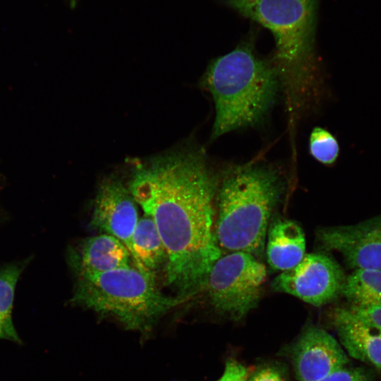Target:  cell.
Wrapping results in <instances>:
<instances>
[{"label":"cell","mask_w":381,"mask_h":381,"mask_svg":"<svg viewBox=\"0 0 381 381\" xmlns=\"http://www.w3.org/2000/svg\"><path fill=\"white\" fill-rule=\"evenodd\" d=\"M219 181L203 150L193 147L130 162L127 187L162 238L167 285L186 300L204 290L222 255L214 235Z\"/></svg>","instance_id":"obj_1"},{"label":"cell","mask_w":381,"mask_h":381,"mask_svg":"<svg viewBox=\"0 0 381 381\" xmlns=\"http://www.w3.org/2000/svg\"><path fill=\"white\" fill-rule=\"evenodd\" d=\"M270 30L275 40L274 66L293 119L316 95L315 53L318 0H219Z\"/></svg>","instance_id":"obj_2"},{"label":"cell","mask_w":381,"mask_h":381,"mask_svg":"<svg viewBox=\"0 0 381 381\" xmlns=\"http://www.w3.org/2000/svg\"><path fill=\"white\" fill-rule=\"evenodd\" d=\"M250 37L213 60L201 80L211 94L215 118L211 139L263 121L279 85L277 68L255 53Z\"/></svg>","instance_id":"obj_3"},{"label":"cell","mask_w":381,"mask_h":381,"mask_svg":"<svg viewBox=\"0 0 381 381\" xmlns=\"http://www.w3.org/2000/svg\"><path fill=\"white\" fill-rule=\"evenodd\" d=\"M283 186L274 169L258 164L231 167L219 181L214 235L221 250L260 257L271 214Z\"/></svg>","instance_id":"obj_4"},{"label":"cell","mask_w":381,"mask_h":381,"mask_svg":"<svg viewBox=\"0 0 381 381\" xmlns=\"http://www.w3.org/2000/svg\"><path fill=\"white\" fill-rule=\"evenodd\" d=\"M71 303L111 316L127 329L150 332L158 320L186 299L164 294L153 272L126 267L77 274Z\"/></svg>","instance_id":"obj_5"},{"label":"cell","mask_w":381,"mask_h":381,"mask_svg":"<svg viewBox=\"0 0 381 381\" xmlns=\"http://www.w3.org/2000/svg\"><path fill=\"white\" fill-rule=\"evenodd\" d=\"M266 277L265 266L253 255L228 253L212 265L204 290L216 310L238 320L257 306Z\"/></svg>","instance_id":"obj_6"},{"label":"cell","mask_w":381,"mask_h":381,"mask_svg":"<svg viewBox=\"0 0 381 381\" xmlns=\"http://www.w3.org/2000/svg\"><path fill=\"white\" fill-rule=\"evenodd\" d=\"M345 279L341 267L330 255L324 253H308L294 267L277 276L272 286L277 291L320 306L341 294Z\"/></svg>","instance_id":"obj_7"},{"label":"cell","mask_w":381,"mask_h":381,"mask_svg":"<svg viewBox=\"0 0 381 381\" xmlns=\"http://www.w3.org/2000/svg\"><path fill=\"white\" fill-rule=\"evenodd\" d=\"M316 236L322 248L339 252L349 267L381 269V214L354 224L322 227Z\"/></svg>","instance_id":"obj_8"},{"label":"cell","mask_w":381,"mask_h":381,"mask_svg":"<svg viewBox=\"0 0 381 381\" xmlns=\"http://www.w3.org/2000/svg\"><path fill=\"white\" fill-rule=\"evenodd\" d=\"M127 185L119 178L104 179L94 200L90 226L114 236L131 251V240L139 219L138 206Z\"/></svg>","instance_id":"obj_9"},{"label":"cell","mask_w":381,"mask_h":381,"mask_svg":"<svg viewBox=\"0 0 381 381\" xmlns=\"http://www.w3.org/2000/svg\"><path fill=\"white\" fill-rule=\"evenodd\" d=\"M291 358L299 381H318L348 363L337 340L327 332L314 326L306 329L298 337Z\"/></svg>","instance_id":"obj_10"},{"label":"cell","mask_w":381,"mask_h":381,"mask_svg":"<svg viewBox=\"0 0 381 381\" xmlns=\"http://www.w3.org/2000/svg\"><path fill=\"white\" fill-rule=\"evenodd\" d=\"M131 260L126 246L118 238L106 234L85 239L70 255V262L75 274L103 273L126 267L131 265Z\"/></svg>","instance_id":"obj_11"},{"label":"cell","mask_w":381,"mask_h":381,"mask_svg":"<svg viewBox=\"0 0 381 381\" xmlns=\"http://www.w3.org/2000/svg\"><path fill=\"white\" fill-rule=\"evenodd\" d=\"M332 319L349 354L381 369V332L358 319L348 306L335 308Z\"/></svg>","instance_id":"obj_12"},{"label":"cell","mask_w":381,"mask_h":381,"mask_svg":"<svg viewBox=\"0 0 381 381\" xmlns=\"http://www.w3.org/2000/svg\"><path fill=\"white\" fill-rule=\"evenodd\" d=\"M267 259L275 271H286L298 265L305 255V234L294 221L276 219L270 226Z\"/></svg>","instance_id":"obj_13"},{"label":"cell","mask_w":381,"mask_h":381,"mask_svg":"<svg viewBox=\"0 0 381 381\" xmlns=\"http://www.w3.org/2000/svg\"><path fill=\"white\" fill-rule=\"evenodd\" d=\"M134 264L154 273L166 262V250L153 219L144 214L139 218L131 240Z\"/></svg>","instance_id":"obj_14"},{"label":"cell","mask_w":381,"mask_h":381,"mask_svg":"<svg viewBox=\"0 0 381 381\" xmlns=\"http://www.w3.org/2000/svg\"><path fill=\"white\" fill-rule=\"evenodd\" d=\"M341 294L353 306H381V269L353 270L346 277Z\"/></svg>","instance_id":"obj_15"},{"label":"cell","mask_w":381,"mask_h":381,"mask_svg":"<svg viewBox=\"0 0 381 381\" xmlns=\"http://www.w3.org/2000/svg\"><path fill=\"white\" fill-rule=\"evenodd\" d=\"M25 266V262H12L0 269V339L21 344L14 327L12 309L15 288Z\"/></svg>","instance_id":"obj_16"},{"label":"cell","mask_w":381,"mask_h":381,"mask_svg":"<svg viewBox=\"0 0 381 381\" xmlns=\"http://www.w3.org/2000/svg\"><path fill=\"white\" fill-rule=\"evenodd\" d=\"M310 152L318 162L324 164H333L339 148L336 138L327 130L316 127L310 133Z\"/></svg>","instance_id":"obj_17"},{"label":"cell","mask_w":381,"mask_h":381,"mask_svg":"<svg viewBox=\"0 0 381 381\" xmlns=\"http://www.w3.org/2000/svg\"><path fill=\"white\" fill-rule=\"evenodd\" d=\"M348 307L358 319L381 332V306L361 307L350 305Z\"/></svg>","instance_id":"obj_18"},{"label":"cell","mask_w":381,"mask_h":381,"mask_svg":"<svg viewBox=\"0 0 381 381\" xmlns=\"http://www.w3.org/2000/svg\"><path fill=\"white\" fill-rule=\"evenodd\" d=\"M247 381H287L282 371L275 365H266L255 369Z\"/></svg>","instance_id":"obj_19"},{"label":"cell","mask_w":381,"mask_h":381,"mask_svg":"<svg viewBox=\"0 0 381 381\" xmlns=\"http://www.w3.org/2000/svg\"><path fill=\"white\" fill-rule=\"evenodd\" d=\"M246 368L238 361L230 358L226 361L222 375L217 381H247Z\"/></svg>","instance_id":"obj_20"},{"label":"cell","mask_w":381,"mask_h":381,"mask_svg":"<svg viewBox=\"0 0 381 381\" xmlns=\"http://www.w3.org/2000/svg\"><path fill=\"white\" fill-rule=\"evenodd\" d=\"M318 381H368V378L361 370L344 367Z\"/></svg>","instance_id":"obj_21"}]
</instances>
